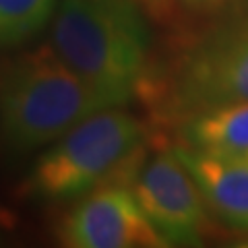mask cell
<instances>
[{"label":"cell","instance_id":"1","mask_svg":"<svg viewBox=\"0 0 248 248\" xmlns=\"http://www.w3.org/2000/svg\"><path fill=\"white\" fill-rule=\"evenodd\" d=\"M50 44L110 106H124L143 83L149 31L135 0H62Z\"/></svg>","mask_w":248,"mask_h":248},{"label":"cell","instance_id":"2","mask_svg":"<svg viewBox=\"0 0 248 248\" xmlns=\"http://www.w3.org/2000/svg\"><path fill=\"white\" fill-rule=\"evenodd\" d=\"M112 108L62 60L52 44L23 54L0 79V133L31 151L50 145L87 116Z\"/></svg>","mask_w":248,"mask_h":248},{"label":"cell","instance_id":"3","mask_svg":"<svg viewBox=\"0 0 248 248\" xmlns=\"http://www.w3.org/2000/svg\"><path fill=\"white\" fill-rule=\"evenodd\" d=\"M143 122L118 106L87 116L46 151L29 178L44 199L83 197L124 170L143 147Z\"/></svg>","mask_w":248,"mask_h":248},{"label":"cell","instance_id":"4","mask_svg":"<svg viewBox=\"0 0 248 248\" xmlns=\"http://www.w3.org/2000/svg\"><path fill=\"white\" fill-rule=\"evenodd\" d=\"M133 195L153 228L172 244H201L207 201L195 176L174 151H157L133 174Z\"/></svg>","mask_w":248,"mask_h":248},{"label":"cell","instance_id":"5","mask_svg":"<svg viewBox=\"0 0 248 248\" xmlns=\"http://www.w3.org/2000/svg\"><path fill=\"white\" fill-rule=\"evenodd\" d=\"M58 238L71 248H159L170 246L153 228L133 190L99 184L60 223Z\"/></svg>","mask_w":248,"mask_h":248},{"label":"cell","instance_id":"6","mask_svg":"<svg viewBox=\"0 0 248 248\" xmlns=\"http://www.w3.org/2000/svg\"><path fill=\"white\" fill-rule=\"evenodd\" d=\"M186 108L248 102V13L213 31L186 58L180 75Z\"/></svg>","mask_w":248,"mask_h":248},{"label":"cell","instance_id":"7","mask_svg":"<svg viewBox=\"0 0 248 248\" xmlns=\"http://www.w3.org/2000/svg\"><path fill=\"white\" fill-rule=\"evenodd\" d=\"M176 153L195 176L209 209L230 228L248 232V161L190 147H180Z\"/></svg>","mask_w":248,"mask_h":248},{"label":"cell","instance_id":"8","mask_svg":"<svg viewBox=\"0 0 248 248\" xmlns=\"http://www.w3.org/2000/svg\"><path fill=\"white\" fill-rule=\"evenodd\" d=\"M186 139L190 149L244 159L248 155V102L221 104L197 112L186 126Z\"/></svg>","mask_w":248,"mask_h":248},{"label":"cell","instance_id":"9","mask_svg":"<svg viewBox=\"0 0 248 248\" xmlns=\"http://www.w3.org/2000/svg\"><path fill=\"white\" fill-rule=\"evenodd\" d=\"M56 11V0H0V46H15L40 33Z\"/></svg>","mask_w":248,"mask_h":248},{"label":"cell","instance_id":"10","mask_svg":"<svg viewBox=\"0 0 248 248\" xmlns=\"http://www.w3.org/2000/svg\"><path fill=\"white\" fill-rule=\"evenodd\" d=\"M190 2H199V4H215V2H226V0H190Z\"/></svg>","mask_w":248,"mask_h":248},{"label":"cell","instance_id":"11","mask_svg":"<svg viewBox=\"0 0 248 248\" xmlns=\"http://www.w3.org/2000/svg\"><path fill=\"white\" fill-rule=\"evenodd\" d=\"M244 159H246V161H248V155H246V157H244Z\"/></svg>","mask_w":248,"mask_h":248}]
</instances>
